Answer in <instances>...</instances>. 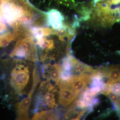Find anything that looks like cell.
Instances as JSON below:
<instances>
[{
    "mask_svg": "<svg viewBox=\"0 0 120 120\" xmlns=\"http://www.w3.org/2000/svg\"><path fill=\"white\" fill-rule=\"evenodd\" d=\"M107 95H109L110 99L114 103L117 104L118 103V99L117 97L116 96V95L114 94L112 92H111L110 90L107 93Z\"/></svg>",
    "mask_w": 120,
    "mask_h": 120,
    "instance_id": "ffe728a7",
    "label": "cell"
},
{
    "mask_svg": "<svg viewBox=\"0 0 120 120\" xmlns=\"http://www.w3.org/2000/svg\"><path fill=\"white\" fill-rule=\"evenodd\" d=\"M95 14L103 26H110L120 21V2L112 0H94Z\"/></svg>",
    "mask_w": 120,
    "mask_h": 120,
    "instance_id": "6da1fadb",
    "label": "cell"
},
{
    "mask_svg": "<svg viewBox=\"0 0 120 120\" xmlns=\"http://www.w3.org/2000/svg\"><path fill=\"white\" fill-rule=\"evenodd\" d=\"M62 67L64 70L71 71L72 66L71 60L68 57H64L62 60Z\"/></svg>",
    "mask_w": 120,
    "mask_h": 120,
    "instance_id": "9a60e30c",
    "label": "cell"
},
{
    "mask_svg": "<svg viewBox=\"0 0 120 120\" xmlns=\"http://www.w3.org/2000/svg\"><path fill=\"white\" fill-rule=\"evenodd\" d=\"M47 16V24L51 26L54 30H58L63 28V21L64 18L59 11L52 9L46 13Z\"/></svg>",
    "mask_w": 120,
    "mask_h": 120,
    "instance_id": "52a82bcc",
    "label": "cell"
},
{
    "mask_svg": "<svg viewBox=\"0 0 120 120\" xmlns=\"http://www.w3.org/2000/svg\"><path fill=\"white\" fill-rule=\"evenodd\" d=\"M108 79L107 85L110 87L112 84L120 82V69L118 67H110L105 73Z\"/></svg>",
    "mask_w": 120,
    "mask_h": 120,
    "instance_id": "ba28073f",
    "label": "cell"
},
{
    "mask_svg": "<svg viewBox=\"0 0 120 120\" xmlns=\"http://www.w3.org/2000/svg\"><path fill=\"white\" fill-rule=\"evenodd\" d=\"M91 75L87 74H80L73 76L68 80L65 81L77 94L90 81Z\"/></svg>",
    "mask_w": 120,
    "mask_h": 120,
    "instance_id": "8992f818",
    "label": "cell"
},
{
    "mask_svg": "<svg viewBox=\"0 0 120 120\" xmlns=\"http://www.w3.org/2000/svg\"><path fill=\"white\" fill-rule=\"evenodd\" d=\"M59 86V102L63 106L67 107L75 100L78 94L65 81L61 80Z\"/></svg>",
    "mask_w": 120,
    "mask_h": 120,
    "instance_id": "5b68a950",
    "label": "cell"
},
{
    "mask_svg": "<svg viewBox=\"0 0 120 120\" xmlns=\"http://www.w3.org/2000/svg\"><path fill=\"white\" fill-rule=\"evenodd\" d=\"M31 32L34 37L37 39L43 38L42 27H34L31 30Z\"/></svg>",
    "mask_w": 120,
    "mask_h": 120,
    "instance_id": "2e32d148",
    "label": "cell"
},
{
    "mask_svg": "<svg viewBox=\"0 0 120 120\" xmlns=\"http://www.w3.org/2000/svg\"><path fill=\"white\" fill-rule=\"evenodd\" d=\"M110 90L116 95H120V82L112 84L110 86Z\"/></svg>",
    "mask_w": 120,
    "mask_h": 120,
    "instance_id": "ac0fdd59",
    "label": "cell"
},
{
    "mask_svg": "<svg viewBox=\"0 0 120 120\" xmlns=\"http://www.w3.org/2000/svg\"><path fill=\"white\" fill-rule=\"evenodd\" d=\"M37 40V44L42 49L49 50L55 48L53 40L52 39L48 40L46 38L43 37Z\"/></svg>",
    "mask_w": 120,
    "mask_h": 120,
    "instance_id": "8fae6325",
    "label": "cell"
},
{
    "mask_svg": "<svg viewBox=\"0 0 120 120\" xmlns=\"http://www.w3.org/2000/svg\"><path fill=\"white\" fill-rule=\"evenodd\" d=\"M11 86L19 94H21L28 84L30 79L28 67L19 65L14 68L11 75Z\"/></svg>",
    "mask_w": 120,
    "mask_h": 120,
    "instance_id": "3957f363",
    "label": "cell"
},
{
    "mask_svg": "<svg viewBox=\"0 0 120 120\" xmlns=\"http://www.w3.org/2000/svg\"><path fill=\"white\" fill-rule=\"evenodd\" d=\"M45 103L48 107L54 108L57 106L56 103L54 95L52 93L48 92L45 94L44 96Z\"/></svg>",
    "mask_w": 120,
    "mask_h": 120,
    "instance_id": "7c38bea8",
    "label": "cell"
},
{
    "mask_svg": "<svg viewBox=\"0 0 120 120\" xmlns=\"http://www.w3.org/2000/svg\"><path fill=\"white\" fill-rule=\"evenodd\" d=\"M33 18V16L32 12L28 9L26 11L24 15L19 21L24 25H29L31 23Z\"/></svg>",
    "mask_w": 120,
    "mask_h": 120,
    "instance_id": "4fadbf2b",
    "label": "cell"
},
{
    "mask_svg": "<svg viewBox=\"0 0 120 120\" xmlns=\"http://www.w3.org/2000/svg\"><path fill=\"white\" fill-rule=\"evenodd\" d=\"M10 57L24 59L34 61L37 59L36 45L33 38L28 37L19 40L16 42Z\"/></svg>",
    "mask_w": 120,
    "mask_h": 120,
    "instance_id": "7a4b0ae2",
    "label": "cell"
},
{
    "mask_svg": "<svg viewBox=\"0 0 120 120\" xmlns=\"http://www.w3.org/2000/svg\"><path fill=\"white\" fill-rule=\"evenodd\" d=\"M68 57L71 60L72 67L74 68L75 71L81 74H85L86 72H90L93 71V69L88 65H86L72 57L71 56L68 55Z\"/></svg>",
    "mask_w": 120,
    "mask_h": 120,
    "instance_id": "9c48e42d",
    "label": "cell"
},
{
    "mask_svg": "<svg viewBox=\"0 0 120 120\" xmlns=\"http://www.w3.org/2000/svg\"><path fill=\"white\" fill-rule=\"evenodd\" d=\"M72 76L71 73L70 71L62 70L61 72L60 78L62 81H67L71 79Z\"/></svg>",
    "mask_w": 120,
    "mask_h": 120,
    "instance_id": "e0dca14e",
    "label": "cell"
},
{
    "mask_svg": "<svg viewBox=\"0 0 120 120\" xmlns=\"http://www.w3.org/2000/svg\"><path fill=\"white\" fill-rule=\"evenodd\" d=\"M33 84L32 89L30 91L28 96L24 98L23 100L16 104L17 117L19 120H27L29 119L28 111L29 109L32 95L36 88L39 78L37 73H33Z\"/></svg>",
    "mask_w": 120,
    "mask_h": 120,
    "instance_id": "277c9868",
    "label": "cell"
},
{
    "mask_svg": "<svg viewBox=\"0 0 120 120\" xmlns=\"http://www.w3.org/2000/svg\"><path fill=\"white\" fill-rule=\"evenodd\" d=\"M71 0L72 1H73V2H74V0Z\"/></svg>",
    "mask_w": 120,
    "mask_h": 120,
    "instance_id": "44dd1931",
    "label": "cell"
},
{
    "mask_svg": "<svg viewBox=\"0 0 120 120\" xmlns=\"http://www.w3.org/2000/svg\"><path fill=\"white\" fill-rule=\"evenodd\" d=\"M42 30L43 37H47L50 35L53 34L54 30L49 27H42Z\"/></svg>",
    "mask_w": 120,
    "mask_h": 120,
    "instance_id": "d6986e66",
    "label": "cell"
},
{
    "mask_svg": "<svg viewBox=\"0 0 120 120\" xmlns=\"http://www.w3.org/2000/svg\"><path fill=\"white\" fill-rule=\"evenodd\" d=\"M48 118L49 119V114H48L47 111H43L36 114L32 120H45Z\"/></svg>",
    "mask_w": 120,
    "mask_h": 120,
    "instance_id": "5bb4252c",
    "label": "cell"
},
{
    "mask_svg": "<svg viewBox=\"0 0 120 120\" xmlns=\"http://www.w3.org/2000/svg\"><path fill=\"white\" fill-rule=\"evenodd\" d=\"M62 70V67L60 66L54 64L48 73L49 75L48 76L47 81L52 80L56 83V85H58L60 80L61 72Z\"/></svg>",
    "mask_w": 120,
    "mask_h": 120,
    "instance_id": "30bf717a",
    "label": "cell"
}]
</instances>
